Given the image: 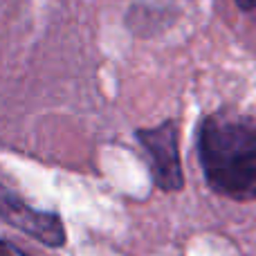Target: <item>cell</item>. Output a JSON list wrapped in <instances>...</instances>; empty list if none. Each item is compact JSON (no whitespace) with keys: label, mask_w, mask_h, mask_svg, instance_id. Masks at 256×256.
I'll return each instance as SVG.
<instances>
[{"label":"cell","mask_w":256,"mask_h":256,"mask_svg":"<svg viewBox=\"0 0 256 256\" xmlns=\"http://www.w3.org/2000/svg\"><path fill=\"white\" fill-rule=\"evenodd\" d=\"M0 256H27L22 250H18L16 245L7 243V240H0Z\"/></svg>","instance_id":"cell-4"},{"label":"cell","mask_w":256,"mask_h":256,"mask_svg":"<svg viewBox=\"0 0 256 256\" xmlns=\"http://www.w3.org/2000/svg\"><path fill=\"white\" fill-rule=\"evenodd\" d=\"M137 140L148 153L155 184L164 191L182 189L184 178L178 153V126L173 122H164L158 128H144L137 130Z\"/></svg>","instance_id":"cell-2"},{"label":"cell","mask_w":256,"mask_h":256,"mask_svg":"<svg viewBox=\"0 0 256 256\" xmlns=\"http://www.w3.org/2000/svg\"><path fill=\"white\" fill-rule=\"evenodd\" d=\"M0 220L34 236L50 248H58L66 240V232L56 214L36 212L27 207L16 194L4 189L2 184H0Z\"/></svg>","instance_id":"cell-3"},{"label":"cell","mask_w":256,"mask_h":256,"mask_svg":"<svg viewBox=\"0 0 256 256\" xmlns=\"http://www.w3.org/2000/svg\"><path fill=\"white\" fill-rule=\"evenodd\" d=\"M236 4L245 12H256V0H236Z\"/></svg>","instance_id":"cell-5"},{"label":"cell","mask_w":256,"mask_h":256,"mask_svg":"<svg viewBox=\"0 0 256 256\" xmlns=\"http://www.w3.org/2000/svg\"><path fill=\"white\" fill-rule=\"evenodd\" d=\"M200 164L209 186L234 200L256 198V124L236 112H216L200 126Z\"/></svg>","instance_id":"cell-1"}]
</instances>
